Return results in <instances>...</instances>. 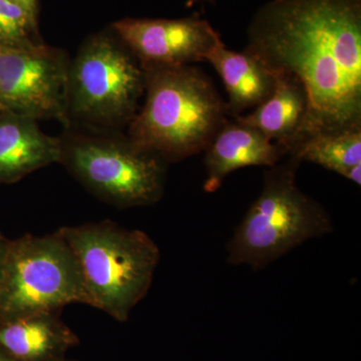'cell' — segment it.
<instances>
[{
  "label": "cell",
  "instance_id": "2",
  "mask_svg": "<svg viewBox=\"0 0 361 361\" xmlns=\"http://www.w3.org/2000/svg\"><path fill=\"white\" fill-rule=\"evenodd\" d=\"M142 68L146 101L130 121V141L166 161L205 151L229 116L211 78L193 66Z\"/></svg>",
  "mask_w": 361,
  "mask_h": 361
},
{
  "label": "cell",
  "instance_id": "11",
  "mask_svg": "<svg viewBox=\"0 0 361 361\" xmlns=\"http://www.w3.org/2000/svg\"><path fill=\"white\" fill-rule=\"evenodd\" d=\"M61 159L63 142L44 134L37 121L13 113L0 118V180L20 179Z\"/></svg>",
  "mask_w": 361,
  "mask_h": 361
},
{
  "label": "cell",
  "instance_id": "18",
  "mask_svg": "<svg viewBox=\"0 0 361 361\" xmlns=\"http://www.w3.org/2000/svg\"><path fill=\"white\" fill-rule=\"evenodd\" d=\"M7 247H8V243L0 239V284H1L2 274H4V260H6Z\"/></svg>",
  "mask_w": 361,
  "mask_h": 361
},
{
  "label": "cell",
  "instance_id": "7",
  "mask_svg": "<svg viewBox=\"0 0 361 361\" xmlns=\"http://www.w3.org/2000/svg\"><path fill=\"white\" fill-rule=\"evenodd\" d=\"M90 191L123 208L149 206L165 189L166 161L128 140L78 137L63 142V159Z\"/></svg>",
  "mask_w": 361,
  "mask_h": 361
},
{
  "label": "cell",
  "instance_id": "15",
  "mask_svg": "<svg viewBox=\"0 0 361 361\" xmlns=\"http://www.w3.org/2000/svg\"><path fill=\"white\" fill-rule=\"evenodd\" d=\"M51 313L7 320L0 329V345L23 360H39L59 348L63 341Z\"/></svg>",
  "mask_w": 361,
  "mask_h": 361
},
{
  "label": "cell",
  "instance_id": "6",
  "mask_svg": "<svg viewBox=\"0 0 361 361\" xmlns=\"http://www.w3.org/2000/svg\"><path fill=\"white\" fill-rule=\"evenodd\" d=\"M145 94L141 63L122 42L99 35L70 63L68 116L97 126L130 123Z\"/></svg>",
  "mask_w": 361,
  "mask_h": 361
},
{
  "label": "cell",
  "instance_id": "19",
  "mask_svg": "<svg viewBox=\"0 0 361 361\" xmlns=\"http://www.w3.org/2000/svg\"><path fill=\"white\" fill-rule=\"evenodd\" d=\"M214 0H188L187 6H193L194 4H199V2H213Z\"/></svg>",
  "mask_w": 361,
  "mask_h": 361
},
{
  "label": "cell",
  "instance_id": "10",
  "mask_svg": "<svg viewBox=\"0 0 361 361\" xmlns=\"http://www.w3.org/2000/svg\"><path fill=\"white\" fill-rule=\"evenodd\" d=\"M204 190L214 193L228 175L250 166L273 167L283 158V149L262 133L236 118L226 121L205 149Z\"/></svg>",
  "mask_w": 361,
  "mask_h": 361
},
{
  "label": "cell",
  "instance_id": "1",
  "mask_svg": "<svg viewBox=\"0 0 361 361\" xmlns=\"http://www.w3.org/2000/svg\"><path fill=\"white\" fill-rule=\"evenodd\" d=\"M247 37L244 51L307 92V118L291 147L312 133L361 128V0H270Z\"/></svg>",
  "mask_w": 361,
  "mask_h": 361
},
{
  "label": "cell",
  "instance_id": "16",
  "mask_svg": "<svg viewBox=\"0 0 361 361\" xmlns=\"http://www.w3.org/2000/svg\"><path fill=\"white\" fill-rule=\"evenodd\" d=\"M35 20L25 7L11 0H0V45L30 47L39 44L35 39Z\"/></svg>",
  "mask_w": 361,
  "mask_h": 361
},
{
  "label": "cell",
  "instance_id": "12",
  "mask_svg": "<svg viewBox=\"0 0 361 361\" xmlns=\"http://www.w3.org/2000/svg\"><path fill=\"white\" fill-rule=\"evenodd\" d=\"M222 78L228 94V115L233 118L255 109L269 99L276 75L258 58L248 51H233L221 42L206 61Z\"/></svg>",
  "mask_w": 361,
  "mask_h": 361
},
{
  "label": "cell",
  "instance_id": "9",
  "mask_svg": "<svg viewBox=\"0 0 361 361\" xmlns=\"http://www.w3.org/2000/svg\"><path fill=\"white\" fill-rule=\"evenodd\" d=\"M114 30L141 66H192L205 61L222 42L209 21L193 16L180 20L116 21Z\"/></svg>",
  "mask_w": 361,
  "mask_h": 361
},
{
  "label": "cell",
  "instance_id": "14",
  "mask_svg": "<svg viewBox=\"0 0 361 361\" xmlns=\"http://www.w3.org/2000/svg\"><path fill=\"white\" fill-rule=\"evenodd\" d=\"M287 156L322 166L357 186L361 185V128L303 135Z\"/></svg>",
  "mask_w": 361,
  "mask_h": 361
},
{
  "label": "cell",
  "instance_id": "13",
  "mask_svg": "<svg viewBox=\"0 0 361 361\" xmlns=\"http://www.w3.org/2000/svg\"><path fill=\"white\" fill-rule=\"evenodd\" d=\"M275 75L276 82L269 99L248 115L234 118L262 133L287 156L306 122L310 101L303 85L295 78L282 73Z\"/></svg>",
  "mask_w": 361,
  "mask_h": 361
},
{
  "label": "cell",
  "instance_id": "20",
  "mask_svg": "<svg viewBox=\"0 0 361 361\" xmlns=\"http://www.w3.org/2000/svg\"><path fill=\"white\" fill-rule=\"evenodd\" d=\"M0 361H16L13 358L7 357L6 355H0Z\"/></svg>",
  "mask_w": 361,
  "mask_h": 361
},
{
  "label": "cell",
  "instance_id": "5",
  "mask_svg": "<svg viewBox=\"0 0 361 361\" xmlns=\"http://www.w3.org/2000/svg\"><path fill=\"white\" fill-rule=\"evenodd\" d=\"M87 304L77 258L61 233L9 242L0 284V317L51 313Z\"/></svg>",
  "mask_w": 361,
  "mask_h": 361
},
{
  "label": "cell",
  "instance_id": "3",
  "mask_svg": "<svg viewBox=\"0 0 361 361\" xmlns=\"http://www.w3.org/2000/svg\"><path fill=\"white\" fill-rule=\"evenodd\" d=\"M301 163L288 156L265 171L260 195L228 242L230 265L261 270L304 242L334 231L327 211L297 185Z\"/></svg>",
  "mask_w": 361,
  "mask_h": 361
},
{
  "label": "cell",
  "instance_id": "4",
  "mask_svg": "<svg viewBox=\"0 0 361 361\" xmlns=\"http://www.w3.org/2000/svg\"><path fill=\"white\" fill-rule=\"evenodd\" d=\"M77 258L87 305L120 322L148 293L160 249L140 230L104 221L59 230Z\"/></svg>",
  "mask_w": 361,
  "mask_h": 361
},
{
  "label": "cell",
  "instance_id": "17",
  "mask_svg": "<svg viewBox=\"0 0 361 361\" xmlns=\"http://www.w3.org/2000/svg\"><path fill=\"white\" fill-rule=\"evenodd\" d=\"M20 6L25 7L26 11H30L33 16H37V0H11Z\"/></svg>",
  "mask_w": 361,
  "mask_h": 361
},
{
  "label": "cell",
  "instance_id": "8",
  "mask_svg": "<svg viewBox=\"0 0 361 361\" xmlns=\"http://www.w3.org/2000/svg\"><path fill=\"white\" fill-rule=\"evenodd\" d=\"M68 68L65 54L42 44L0 45V110L68 123Z\"/></svg>",
  "mask_w": 361,
  "mask_h": 361
}]
</instances>
